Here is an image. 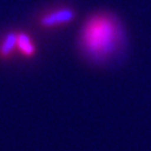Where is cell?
<instances>
[{
    "mask_svg": "<svg viewBox=\"0 0 151 151\" xmlns=\"http://www.w3.org/2000/svg\"><path fill=\"white\" fill-rule=\"evenodd\" d=\"M122 29L119 20L108 14H97L89 18L81 34L83 52L92 60L102 62L120 48Z\"/></svg>",
    "mask_w": 151,
    "mask_h": 151,
    "instance_id": "1",
    "label": "cell"
},
{
    "mask_svg": "<svg viewBox=\"0 0 151 151\" xmlns=\"http://www.w3.org/2000/svg\"><path fill=\"white\" fill-rule=\"evenodd\" d=\"M74 10L70 8H60L57 9L54 12L47 13L45 15L42 17L40 19V24L45 28H53L69 23L74 19Z\"/></svg>",
    "mask_w": 151,
    "mask_h": 151,
    "instance_id": "2",
    "label": "cell"
},
{
    "mask_svg": "<svg viewBox=\"0 0 151 151\" xmlns=\"http://www.w3.org/2000/svg\"><path fill=\"white\" fill-rule=\"evenodd\" d=\"M17 42H18V34L17 33H9L4 38L1 45H0V54L3 57H8L12 54V52L14 48L17 47Z\"/></svg>",
    "mask_w": 151,
    "mask_h": 151,
    "instance_id": "3",
    "label": "cell"
},
{
    "mask_svg": "<svg viewBox=\"0 0 151 151\" xmlns=\"http://www.w3.org/2000/svg\"><path fill=\"white\" fill-rule=\"evenodd\" d=\"M17 47L25 55H32L33 53H34V50H35L34 44H33L32 39L29 38V35L25 34V33H19V34H18Z\"/></svg>",
    "mask_w": 151,
    "mask_h": 151,
    "instance_id": "4",
    "label": "cell"
}]
</instances>
